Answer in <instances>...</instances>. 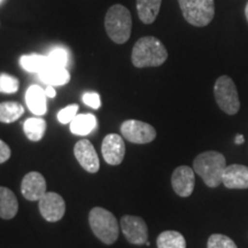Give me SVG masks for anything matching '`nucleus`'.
Instances as JSON below:
<instances>
[{
	"label": "nucleus",
	"instance_id": "f8f14e48",
	"mask_svg": "<svg viewBox=\"0 0 248 248\" xmlns=\"http://www.w3.org/2000/svg\"><path fill=\"white\" fill-rule=\"evenodd\" d=\"M171 185L173 191L179 197L187 198L193 193L195 177L194 169L187 166H179L173 170L171 176Z\"/></svg>",
	"mask_w": 248,
	"mask_h": 248
},
{
	"label": "nucleus",
	"instance_id": "6e6552de",
	"mask_svg": "<svg viewBox=\"0 0 248 248\" xmlns=\"http://www.w3.org/2000/svg\"><path fill=\"white\" fill-rule=\"evenodd\" d=\"M121 229L126 240L132 245H144L148 241L146 222L139 216L125 215L121 218Z\"/></svg>",
	"mask_w": 248,
	"mask_h": 248
},
{
	"label": "nucleus",
	"instance_id": "aec40b11",
	"mask_svg": "<svg viewBox=\"0 0 248 248\" xmlns=\"http://www.w3.org/2000/svg\"><path fill=\"white\" fill-rule=\"evenodd\" d=\"M20 64L24 70L29 73H40L45 69L46 67L49 66V61L47 55L40 54H28L22 55L20 58Z\"/></svg>",
	"mask_w": 248,
	"mask_h": 248
},
{
	"label": "nucleus",
	"instance_id": "dca6fc26",
	"mask_svg": "<svg viewBox=\"0 0 248 248\" xmlns=\"http://www.w3.org/2000/svg\"><path fill=\"white\" fill-rule=\"evenodd\" d=\"M39 78L47 85L62 86L66 85L70 80V74L66 67L52 66L49 64L44 70L39 73Z\"/></svg>",
	"mask_w": 248,
	"mask_h": 248
},
{
	"label": "nucleus",
	"instance_id": "a211bd4d",
	"mask_svg": "<svg viewBox=\"0 0 248 248\" xmlns=\"http://www.w3.org/2000/svg\"><path fill=\"white\" fill-rule=\"evenodd\" d=\"M97 117L93 114H77L70 122V131L77 136H86L97 128Z\"/></svg>",
	"mask_w": 248,
	"mask_h": 248
},
{
	"label": "nucleus",
	"instance_id": "20e7f679",
	"mask_svg": "<svg viewBox=\"0 0 248 248\" xmlns=\"http://www.w3.org/2000/svg\"><path fill=\"white\" fill-rule=\"evenodd\" d=\"M89 223L93 234L106 245H113L119 238V223L109 210L94 207L89 214Z\"/></svg>",
	"mask_w": 248,
	"mask_h": 248
},
{
	"label": "nucleus",
	"instance_id": "c756f323",
	"mask_svg": "<svg viewBox=\"0 0 248 248\" xmlns=\"http://www.w3.org/2000/svg\"><path fill=\"white\" fill-rule=\"evenodd\" d=\"M45 94H46V97H48V98H54L55 95H57V92H55L54 86L48 85L47 88L45 89Z\"/></svg>",
	"mask_w": 248,
	"mask_h": 248
},
{
	"label": "nucleus",
	"instance_id": "4468645a",
	"mask_svg": "<svg viewBox=\"0 0 248 248\" xmlns=\"http://www.w3.org/2000/svg\"><path fill=\"white\" fill-rule=\"evenodd\" d=\"M222 184L230 190L248 188V167L243 166V164L226 166L224 172H223Z\"/></svg>",
	"mask_w": 248,
	"mask_h": 248
},
{
	"label": "nucleus",
	"instance_id": "39448f33",
	"mask_svg": "<svg viewBox=\"0 0 248 248\" xmlns=\"http://www.w3.org/2000/svg\"><path fill=\"white\" fill-rule=\"evenodd\" d=\"M183 16L194 27H204L215 15L214 0H178Z\"/></svg>",
	"mask_w": 248,
	"mask_h": 248
},
{
	"label": "nucleus",
	"instance_id": "1a4fd4ad",
	"mask_svg": "<svg viewBox=\"0 0 248 248\" xmlns=\"http://www.w3.org/2000/svg\"><path fill=\"white\" fill-rule=\"evenodd\" d=\"M39 201V212L47 222L60 221L66 213V202L60 194L46 192Z\"/></svg>",
	"mask_w": 248,
	"mask_h": 248
},
{
	"label": "nucleus",
	"instance_id": "ddd939ff",
	"mask_svg": "<svg viewBox=\"0 0 248 248\" xmlns=\"http://www.w3.org/2000/svg\"><path fill=\"white\" fill-rule=\"evenodd\" d=\"M21 192L27 200H39L46 193V181L44 176L37 171L27 173L21 183Z\"/></svg>",
	"mask_w": 248,
	"mask_h": 248
},
{
	"label": "nucleus",
	"instance_id": "b1692460",
	"mask_svg": "<svg viewBox=\"0 0 248 248\" xmlns=\"http://www.w3.org/2000/svg\"><path fill=\"white\" fill-rule=\"evenodd\" d=\"M18 88H20V82L16 77L5 73L0 74V93L11 94L17 92Z\"/></svg>",
	"mask_w": 248,
	"mask_h": 248
},
{
	"label": "nucleus",
	"instance_id": "7c9ffc66",
	"mask_svg": "<svg viewBox=\"0 0 248 248\" xmlns=\"http://www.w3.org/2000/svg\"><path fill=\"white\" fill-rule=\"evenodd\" d=\"M244 141H245V139H244V136L239 135V136H237V137H235V144L240 145V144H243Z\"/></svg>",
	"mask_w": 248,
	"mask_h": 248
},
{
	"label": "nucleus",
	"instance_id": "a878e982",
	"mask_svg": "<svg viewBox=\"0 0 248 248\" xmlns=\"http://www.w3.org/2000/svg\"><path fill=\"white\" fill-rule=\"evenodd\" d=\"M49 64L52 66L66 67L68 63V52L63 47H55L47 54Z\"/></svg>",
	"mask_w": 248,
	"mask_h": 248
},
{
	"label": "nucleus",
	"instance_id": "5701e85b",
	"mask_svg": "<svg viewBox=\"0 0 248 248\" xmlns=\"http://www.w3.org/2000/svg\"><path fill=\"white\" fill-rule=\"evenodd\" d=\"M157 248H186V240L181 232L163 231L156 239Z\"/></svg>",
	"mask_w": 248,
	"mask_h": 248
},
{
	"label": "nucleus",
	"instance_id": "f03ea898",
	"mask_svg": "<svg viewBox=\"0 0 248 248\" xmlns=\"http://www.w3.org/2000/svg\"><path fill=\"white\" fill-rule=\"evenodd\" d=\"M225 168V156L216 151L203 152L193 161L194 172L202 178L204 184L208 187H217L221 184Z\"/></svg>",
	"mask_w": 248,
	"mask_h": 248
},
{
	"label": "nucleus",
	"instance_id": "cd10ccee",
	"mask_svg": "<svg viewBox=\"0 0 248 248\" xmlns=\"http://www.w3.org/2000/svg\"><path fill=\"white\" fill-rule=\"evenodd\" d=\"M82 100L86 106L93 108V109H98L101 106L100 95L97 92H86L83 94Z\"/></svg>",
	"mask_w": 248,
	"mask_h": 248
},
{
	"label": "nucleus",
	"instance_id": "6ab92c4d",
	"mask_svg": "<svg viewBox=\"0 0 248 248\" xmlns=\"http://www.w3.org/2000/svg\"><path fill=\"white\" fill-rule=\"evenodd\" d=\"M162 0H137L139 18L145 24L153 23L159 14Z\"/></svg>",
	"mask_w": 248,
	"mask_h": 248
},
{
	"label": "nucleus",
	"instance_id": "bb28decb",
	"mask_svg": "<svg viewBox=\"0 0 248 248\" xmlns=\"http://www.w3.org/2000/svg\"><path fill=\"white\" fill-rule=\"evenodd\" d=\"M78 111V105H69V106L64 107L58 113V120L60 121L62 124H68L71 121L75 119Z\"/></svg>",
	"mask_w": 248,
	"mask_h": 248
},
{
	"label": "nucleus",
	"instance_id": "473e14b6",
	"mask_svg": "<svg viewBox=\"0 0 248 248\" xmlns=\"http://www.w3.org/2000/svg\"><path fill=\"white\" fill-rule=\"evenodd\" d=\"M2 1V0H0V2H1Z\"/></svg>",
	"mask_w": 248,
	"mask_h": 248
},
{
	"label": "nucleus",
	"instance_id": "9d476101",
	"mask_svg": "<svg viewBox=\"0 0 248 248\" xmlns=\"http://www.w3.org/2000/svg\"><path fill=\"white\" fill-rule=\"evenodd\" d=\"M101 153L104 160L110 166H119L125 155V144L123 138L116 133H109L101 144Z\"/></svg>",
	"mask_w": 248,
	"mask_h": 248
},
{
	"label": "nucleus",
	"instance_id": "f257e3e1",
	"mask_svg": "<svg viewBox=\"0 0 248 248\" xmlns=\"http://www.w3.org/2000/svg\"><path fill=\"white\" fill-rule=\"evenodd\" d=\"M167 59L168 52L156 37H142L132 48L131 61L133 66L137 68L159 67Z\"/></svg>",
	"mask_w": 248,
	"mask_h": 248
},
{
	"label": "nucleus",
	"instance_id": "393cba45",
	"mask_svg": "<svg viewBox=\"0 0 248 248\" xmlns=\"http://www.w3.org/2000/svg\"><path fill=\"white\" fill-rule=\"evenodd\" d=\"M208 248H238L237 245L231 238L226 237L224 234L215 233L209 237L208 243H207Z\"/></svg>",
	"mask_w": 248,
	"mask_h": 248
},
{
	"label": "nucleus",
	"instance_id": "f3484780",
	"mask_svg": "<svg viewBox=\"0 0 248 248\" xmlns=\"http://www.w3.org/2000/svg\"><path fill=\"white\" fill-rule=\"evenodd\" d=\"M18 212V201L14 192L5 186H0V217L12 219Z\"/></svg>",
	"mask_w": 248,
	"mask_h": 248
},
{
	"label": "nucleus",
	"instance_id": "c85d7f7f",
	"mask_svg": "<svg viewBox=\"0 0 248 248\" xmlns=\"http://www.w3.org/2000/svg\"><path fill=\"white\" fill-rule=\"evenodd\" d=\"M11 148L4 140L0 139V163H4L11 157Z\"/></svg>",
	"mask_w": 248,
	"mask_h": 248
},
{
	"label": "nucleus",
	"instance_id": "0eeeda50",
	"mask_svg": "<svg viewBox=\"0 0 248 248\" xmlns=\"http://www.w3.org/2000/svg\"><path fill=\"white\" fill-rule=\"evenodd\" d=\"M123 138L135 144H148L156 137V130L151 124L138 120L124 121L121 125Z\"/></svg>",
	"mask_w": 248,
	"mask_h": 248
},
{
	"label": "nucleus",
	"instance_id": "412c9836",
	"mask_svg": "<svg viewBox=\"0 0 248 248\" xmlns=\"http://www.w3.org/2000/svg\"><path fill=\"white\" fill-rule=\"evenodd\" d=\"M23 131L31 141H39L46 131V121L39 117H31L23 124Z\"/></svg>",
	"mask_w": 248,
	"mask_h": 248
},
{
	"label": "nucleus",
	"instance_id": "7ed1b4c3",
	"mask_svg": "<svg viewBox=\"0 0 248 248\" xmlns=\"http://www.w3.org/2000/svg\"><path fill=\"white\" fill-rule=\"evenodd\" d=\"M105 29L109 38L116 44H124L131 36V13L122 5H114L105 16Z\"/></svg>",
	"mask_w": 248,
	"mask_h": 248
},
{
	"label": "nucleus",
	"instance_id": "2f4dec72",
	"mask_svg": "<svg viewBox=\"0 0 248 248\" xmlns=\"http://www.w3.org/2000/svg\"><path fill=\"white\" fill-rule=\"evenodd\" d=\"M245 14H246V18H247V22H248V2L246 5V8H245Z\"/></svg>",
	"mask_w": 248,
	"mask_h": 248
},
{
	"label": "nucleus",
	"instance_id": "2eb2a0df",
	"mask_svg": "<svg viewBox=\"0 0 248 248\" xmlns=\"http://www.w3.org/2000/svg\"><path fill=\"white\" fill-rule=\"evenodd\" d=\"M26 102L31 113L35 115H44L47 111L45 90H43L39 85H31L28 88L26 92Z\"/></svg>",
	"mask_w": 248,
	"mask_h": 248
},
{
	"label": "nucleus",
	"instance_id": "9b49d317",
	"mask_svg": "<svg viewBox=\"0 0 248 248\" xmlns=\"http://www.w3.org/2000/svg\"><path fill=\"white\" fill-rule=\"evenodd\" d=\"M74 154L76 160L82 166V168L90 173H95L99 171V157L92 142L88 139H82L77 141L74 147Z\"/></svg>",
	"mask_w": 248,
	"mask_h": 248
},
{
	"label": "nucleus",
	"instance_id": "423d86ee",
	"mask_svg": "<svg viewBox=\"0 0 248 248\" xmlns=\"http://www.w3.org/2000/svg\"><path fill=\"white\" fill-rule=\"evenodd\" d=\"M214 94L217 105L224 113L234 115L240 109V101L234 82L231 77L221 76L216 79L214 86Z\"/></svg>",
	"mask_w": 248,
	"mask_h": 248
},
{
	"label": "nucleus",
	"instance_id": "4be33fe9",
	"mask_svg": "<svg viewBox=\"0 0 248 248\" xmlns=\"http://www.w3.org/2000/svg\"><path fill=\"white\" fill-rule=\"evenodd\" d=\"M24 113V107L16 101L0 102V122L13 123Z\"/></svg>",
	"mask_w": 248,
	"mask_h": 248
}]
</instances>
